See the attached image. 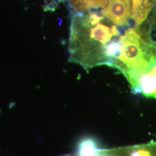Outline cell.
Returning <instances> with one entry per match:
<instances>
[{
	"mask_svg": "<svg viewBox=\"0 0 156 156\" xmlns=\"http://www.w3.org/2000/svg\"><path fill=\"white\" fill-rule=\"evenodd\" d=\"M102 12L91 10L85 15L75 13L71 20L69 35V60L86 70L105 65L111 67L107 45L121 35L116 24H107Z\"/></svg>",
	"mask_w": 156,
	"mask_h": 156,
	"instance_id": "obj_1",
	"label": "cell"
},
{
	"mask_svg": "<svg viewBox=\"0 0 156 156\" xmlns=\"http://www.w3.org/2000/svg\"><path fill=\"white\" fill-rule=\"evenodd\" d=\"M119 41L120 52L113 67L131 84L156 64V48L136 27L126 28Z\"/></svg>",
	"mask_w": 156,
	"mask_h": 156,
	"instance_id": "obj_2",
	"label": "cell"
},
{
	"mask_svg": "<svg viewBox=\"0 0 156 156\" xmlns=\"http://www.w3.org/2000/svg\"><path fill=\"white\" fill-rule=\"evenodd\" d=\"M104 16L118 27L129 24L131 0H109L103 10Z\"/></svg>",
	"mask_w": 156,
	"mask_h": 156,
	"instance_id": "obj_3",
	"label": "cell"
},
{
	"mask_svg": "<svg viewBox=\"0 0 156 156\" xmlns=\"http://www.w3.org/2000/svg\"><path fill=\"white\" fill-rule=\"evenodd\" d=\"M99 153L102 156H156V141L111 149L101 148Z\"/></svg>",
	"mask_w": 156,
	"mask_h": 156,
	"instance_id": "obj_4",
	"label": "cell"
},
{
	"mask_svg": "<svg viewBox=\"0 0 156 156\" xmlns=\"http://www.w3.org/2000/svg\"><path fill=\"white\" fill-rule=\"evenodd\" d=\"M130 86L135 94L156 98V64Z\"/></svg>",
	"mask_w": 156,
	"mask_h": 156,
	"instance_id": "obj_5",
	"label": "cell"
},
{
	"mask_svg": "<svg viewBox=\"0 0 156 156\" xmlns=\"http://www.w3.org/2000/svg\"><path fill=\"white\" fill-rule=\"evenodd\" d=\"M130 20L133 22L134 27L138 28L148 16L156 0H132Z\"/></svg>",
	"mask_w": 156,
	"mask_h": 156,
	"instance_id": "obj_6",
	"label": "cell"
},
{
	"mask_svg": "<svg viewBox=\"0 0 156 156\" xmlns=\"http://www.w3.org/2000/svg\"><path fill=\"white\" fill-rule=\"evenodd\" d=\"M80 156V155H79L77 153H73V154H66V155H64V156ZM99 156H101L100 154H99Z\"/></svg>",
	"mask_w": 156,
	"mask_h": 156,
	"instance_id": "obj_7",
	"label": "cell"
}]
</instances>
